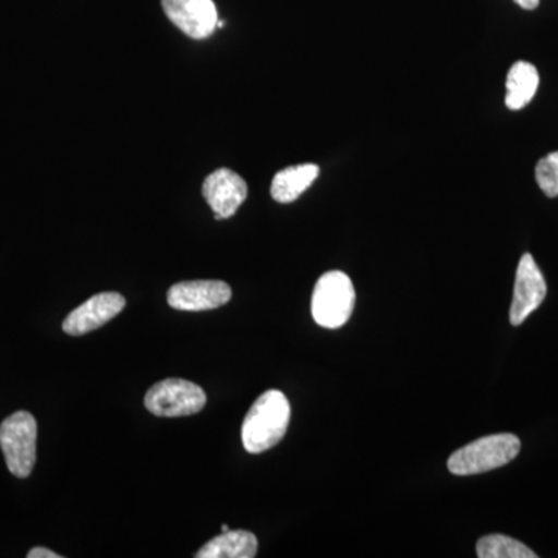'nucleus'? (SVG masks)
Returning a JSON list of instances; mask_svg holds the SVG:
<instances>
[{"label": "nucleus", "instance_id": "f257e3e1", "mask_svg": "<svg viewBox=\"0 0 558 558\" xmlns=\"http://www.w3.org/2000/svg\"><path fill=\"white\" fill-rule=\"evenodd\" d=\"M290 403L284 392L269 389L256 399L242 424V446L252 454L277 446L288 433Z\"/></svg>", "mask_w": 558, "mask_h": 558}, {"label": "nucleus", "instance_id": "f03ea898", "mask_svg": "<svg viewBox=\"0 0 558 558\" xmlns=\"http://www.w3.org/2000/svg\"><path fill=\"white\" fill-rule=\"evenodd\" d=\"M520 449V439L510 433L486 436L454 451L447 465L453 475H478L509 464L519 457Z\"/></svg>", "mask_w": 558, "mask_h": 558}, {"label": "nucleus", "instance_id": "7ed1b4c3", "mask_svg": "<svg viewBox=\"0 0 558 558\" xmlns=\"http://www.w3.org/2000/svg\"><path fill=\"white\" fill-rule=\"evenodd\" d=\"M355 306L351 278L340 270L322 275L312 295V317L322 328L339 329L347 325Z\"/></svg>", "mask_w": 558, "mask_h": 558}, {"label": "nucleus", "instance_id": "20e7f679", "mask_svg": "<svg viewBox=\"0 0 558 558\" xmlns=\"http://www.w3.org/2000/svg\"><path fill=\"white\" fill-rule=\"evenodd\" d=\"M38 424L27 411L11 414L0 425V447L7 468L17 478H27L36 464Z\"/></svg>", "mask_w": 558, "mask_h": 558}, {"label": "nucleus", "instance_id": "39448f33", "mask_svg": "<svg viewBox=\"0 0 558 558\" xmlns=\"http://www.w3.org/2000/svg\"><path fill=\"white\" fill-rule=\"evenodd\" d=\"M207 395L199 385L183 379H167L146 392L145 407L160 417L193 416L204 410Z\"/></svg>", "mask_w": 558, "mask_h": 558}, {"label": "nucleus", "instance_id": "423d86ee", "mask_svg": "<svg viewBox=\"0 0 558 558\" xmlns=\"http://www.w3.org/2000/svg\"><path fill=\"white\" fill-rule=\"evenodd\" d=\"M548 293V284L543 277L542 270L535 263L534 256H521L517 267L515 288H513L512 306H510V323L512 326H520L526 322L532 312L542 306Z\"/></svg>", "mask_w": 558, "mask_h": 558}, {"label": "nucleus", "instance_id": "0eeeda50", "mask_svg": "<svg viewBox=\"0 0 558 558\" xmlns=\"http://www.w3.org/2000/svg\"><path fill=\"white\" fill-rule=\"evenodd\" d=\"M202 194L213 211L215 219H229L236 215L238 209L248 196L247 182L229 168L209 174L202 186Z\"/></svg>", "mask_w": 558, "mask_h": 558}, {"label": "nucleus", "instance_id": "6e6552de", "mask_svg": "<svg viewBox=\"0 0 558 558\" xmlns=\"http://www.w3.org/2000/svg\"><path fill=\"white\" fill-rule=\"evenodd\" d=\"M168 20L193 39H205L218 27V10L213 0H161Z\"/></svg>", "mask_w": 558, "mask_h": 558}, {"label": "nucleus", "instance_id": "1a4fd4ad", "mask_svg": "<svg viewBox=\"0 0 558 558\" xmlns=\"http://www.w3.org/2000/svg\"><path fill=\"white\" fill-rule=\"evenodd\" d=\"M126 306V300L117 292H102L84 301L75 311L70 312L62 323L65 333L73 337L84 336L101 328L116 318Z\"/></svg>", "mask_w": 558, "mask_h": 558}, {"label": "nucleus", "instance_id": "9d476101", "mask_svg": "<svg viewBox=\"0 0 558 558\" xmlns=\"http://www.w3.org/2000/svg\"><path fill=\"white\" fill-rule=\"evenodd\" d=\"M231 289L223 281H185L172 286L168 304L172 310L201 312L218 310L229 303Z\"/></svg>", "mask_w": 558, "mask_h": 558}, {"label": "nucleus", "instance_id": "9b49d317", "mask_svg": "<svg viewBox=\"0 0 558 558\" xmlns=\"http://www.w3.org/2000/svg\"><path fill=\"white\" fill-rule=\"evenodd\" d=\"M319 168L315 163L293 165L279 171L271 180L270 194L278 204H290L299 199L317 180Z\"/></svg>", "mask_w": 558, "mask_h": 558}, {"label": "nucleus", "instance_id": "f8f14e48", "mask_svg": "<svg viewBox=\"0 0 558 558\" xmlns=\"http://www.w3.org/2000/svg\"><path fill=\"white\" fill-rule=\"evenodd\" d=\"M258 554V538L248 531H227L209 539L197 558H253Z\"/></svg>", "mask_w": 558, "mask_h": 558}, {"label": "nucleus", "instance_id": "ddd939ff", "mask_svg": "<svg viewBox=\"0 0 558 558\" xmlns=\"http://www.w3.org/2000/svg\"><path fill=\"white\" fill-rule=\"evenodd\" d=\"M538 84V70L534 64L526 61L515 62L506 80V106L510 110L526 108L537 94Z\"/></svg>", "mask_w": 558, "mask_h": 558}, {"label": "nucleus", "instance_id": "4468645a", "mask_svg": "<svg viewBox=\"0 0 558 558\" xmlns=\"http://www.w3.org/2000/svg\"><path fill=\"white\" fill-rule=\"evenodd\" d=\"M476 554L480 558H537V554L519 539L508 535H487L476 545Z\"/></svg>", "mask_w": 558, "mask_h": 558}, {"label": "nucleus", "instance_id": "2eb2a0df", "mask_svg": "<svg viewBox=\"0 0 558 558\" xmlns=\"http://www.w3.org/2000/svg\"><path fill=\"white\" fill-rule=\"evenodd\" d=\"M535 179L539 190L548 197L558 196V150L543 157L535 167Z\"/></svg>", "mask_w": 558, "mask_h": 558}, {"label": "nucleus", "instance_id": "dca6fc26", "mask_svg": "<svg viewBox=\"0 0 558 558\" xmlns=\"http://www.w3.org/2000/svg\"><path fill=\"white\" fill-rule=\"evenodd\" d=\"M28 558H61L60 554L53 553V550L46 548H33L27 554Z\"/></svg>", "mask_w": 558, "mask_h": 558}, {"label": "nucleus", "instance_id": "f3484780", "mask_svg": "<svg viewBox=\"0 0 558 558\" xmlns=\"http://www.w3.org/2000/svg\"><path fill=\"white\" fill-rule=\"evenodd\" d=\"M517 5L521 7L523 10H535L538 9L539 0H513Z\"/></svg>", "mask_w": 558, "mask_h": 558}, {"label": "nucleus", "instance_id": "a211bd4d", "mask_svg": "<svg viewBox=\"0 0 558 558\" xmlns=\"http://www.w3.org/2000/svg\"><path fill=\"white\" fill-rule=\"evenodd\" d=\"M227 531H230V529H229V526H227V524H223L222 532H227Z\"/></svg>", "mask_w": 558, "mask_h": 558}]
</instances>
